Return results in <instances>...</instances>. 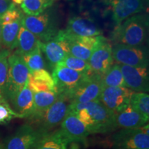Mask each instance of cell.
<instances>
[{
    "label": "cell",
    "instance_id": "2e32d148",
    "mask_svg": "<svg viewBox=\"0 0 149 149\" xmlns=\"http://www.w3.org/2000/svg\"><path fill=\"white\" fill-rule=\"evenodd\" d=\"M60 125L59 131L68 144L72 142H84L90 135L84 124L72 112H68Z\"/></svg>",
    "mask_w": 149,
    "mask_h": 149
},
{
    "label": "cell",
    "instance_id": "3957f363",
    "mask_svg": "<svg viewBox=\"0 0 149 149\" xmlns=\"http://www.w3.org/2000/svg\"><path fill=\"white\" fill-rule=\"evenodd\" d=\"M22 25L35 35L41 42L52 40L59 32L57 19L50 9L37 16L24 15Z\"/></svg>",
    "mask_w": 149,
    "mask_h": 149
},
{
    "label": "cell",
    "instance_id": "ba28073f",
    "mask_svg": "<svg viewBox=\"0 0 149 149\" xmlns=\"http://www.w3.org/2000/svg\"><path fill=\"white\" fill-rule=\"evenodd\" d=\"M102 90L101 77L87 75L79 84L67 95L71 104H81L99 100Z\"/></svg>",
    "mask_w": 149,
    "mask_h": 149
},
{
    "label": "cell",
    "instance_id": "e0dca14e",
    "mask_svg": "<svg viewBox=\"0 0 149 149\" xmlns=\"http://www.w3.org/2000/svg\"><path fill=\"white\" fill-rule=\"evenodd\" d=\"M11 108L22 118L32 116L34 109L33 92L29 88L28 82L24 88L8 100Z\"/></svg>",
    "mask_w": 149,
    "mask_h": 149
},
{
    "label": "cell",
    "instance_id": "7402d4cb",
    "mask_svg": "<svg viewBox=\"0 0 149 149\" xmlns=\"http://www.w3.org/2000/svg\"><path fill=\"white\" fill-rule=\"evenodd\" d=\"M68 141L58 130L45 134L33 149H68Z\"/></svg>",
    "mask_w": 149,
    "mask_h": 149
},
{
    "label": "cell",
    "instance_id": "7a4b0ae2",
    "mask_svg": "<svg viewBox=\"0 0 149 149\" xmlns=\"http://www.w3.org/2000/svg\"><path fill=\"white\" fill-rule=\"evenodd\" d=\"M148 15L146 14L135 15L117 26L113 31L112 40L115 44L143 46L148 35Z\"/></svg>",
    "mask_w": 149,
    "mask_h": 149
},
{
    "label": "cell",
    "instance_id": "277c9868",
    "mask_svg": "<svg viewBox=\"0 0 149 149\" xmlns=\"http://www.w3.org/2000/svg\"><path fill=\"white\" fill-rule=\"evenodd\" d=\"M8 61V81L3 97L8 102L13 96L26 84L31 72L21 56L15 53L10 55Z\"/></svg>",
    "mask_w": 149,
    "mask_h": 149
},
{
    "label": "cell",
    "instance_id": "7c38bea8",
    "mask_svg": "<svg viewBox=\"0 0 149 149\" xmlns=\"http://www.w3.org/2000/svg\"><path fill=\"white\" fill-rule=\"evenodd\" d=\"M133 93L126 87H104L99 100L104 107L116 114L129 105Z\"/></svg>",
    "mask_w": 149,
    "mask_h": 149
},
{
    "label": "cell",
    "instance_id": "4316f807",
    "mask_svg": "<svg viewBox=\"0 0 149 149\" xmlns=\"http://www.w3.org/2000/svg\"><path fill=\"white\" fill-rule=\"evenodd\" d=\"M130 106L143 117L149 119V95L146 93L133 92L130 97Z\"/></svg>",
    "mask_w": 149,
    "mask_h": 149
},
{
    "label": "cell",
    "instance_id": "83f0119b",
    "mask_svg": "<svg viewBox=\"0 0 149 149\" xmlns=\"http://www.w3.org/2000/svg\"><path fill=\"white\" fill-rule=\"evenodd\" d=\"M59 64L70 69L82 72L88 75L90 73V66H89L88 61L74 57L70 55H67Z\"/></svg>",
    "mask_w": 149,
    "mask_h": 149
},
{
    "label": "cell",
    "instance_id": "836d02e7",
    "mask_svg": "<svg viewBox=\"0 0 149 149\" xmlns=\"http://www.w3.org/2000/svg\"><path fill=\"white\" fill-rule=\"evenodd\" d=\"M12 4L11 0H0V17L10 8Z\"/></svg>",
    "mask_w": 149,
    "mask_h": 149
},
{
    "label": "cell",
    "instance_id": "1f68e13d",
    "mask_svg": "<svg viewBox=\"0 0 149 149\" xmlns=\"http://www.w3.org/2000/svg\"><path fill=\"white\" fill-rule=\"evenodd\" d=\"M23 15L24 14L22 13V10L17 8L15 4L13 3L10 8L0 17L1 25H5L15 22L17 20L21 19Z\"/></svg>",
    "mask_w": 149,
    "mask_h": 149
},
{
    "label": "cell",
    "instance_id": "5bb4252c",
    "mask_svg": "<svg viewBox=\"0 0 149 149\" xmlns=\"http://www.w3.org/2000/svg\"><path fill=\"white\" fill-rule=\"evenodd\" d=\"M41 51L45 55L46 60L51 68L60 63L67 55H69L68 43L63 38L59 32L57 35L46 42L40 41Z\"/></svg>",
    "mask_w": 149,
    "mask_h": 149
},
{
    "label": "cell",
    "instance_id": "6da1fadb",
    "mask_svg": "<svg viewBox=\"0 0 149 149\" xmlns=\"http://www.w3.org/2000/svg\"><path fill=\"white\" fill-rule=\"evenodd\" d=\"M70 111L84 124L89 134L106 133L117 129L115 113L99 100L70 105Z\"/></svg>",
    "mask_w": 149,
    "mask_h": 149
},
{
    "label": "cell",
    "instance_id": "52a82bcc",
    "mask_svg": "<svg viewBox=\"0 0 149 149\" xmlns=\"http://www.w3.org/2000/svg\"><path fill=\"white\" fill-rule=\"evenodd\" d=\"M71 105V100L65 94H59L57 100L52 104L39 120L41 124L39 128L43 133H48L64 120Z\"/></svg>",
    "mask_w": 149,
    "mask_h": 149
},
{
    "label": "cell",
    "instance_id": "44dd1931",
    "mask_svg": "<svg viewBox=\"0 0 149 149\" xmlns=\"http://www.w3.org/2000/svg\"><path fill=\"white\" fill-rule=\"evenodd\" d=\"M39 40L35 35L30 32L23 26H21L17 38L15 54L22 56L33 52L38 45Z\"/></svg>",
    "mask_w": 149,
    "mask_h": 149
},
{
    "label": "cell",
    "instance_id": "484cf974",
    "mask_svg": "<svg viewBox=\"0 0 149 149\" xmlns=\"http://www.w3.org/2000/svg\"><path fill=\"white\" fill-rule=\"evenodd\" d=\"M42 53V52L41 51L40 46V40H39L38 45H37V48H35L34 51L27 54V55L21 56L24 63L29 69L30 72L39 70L45 69L46 63Z\"/></svg>",
    "mask_w": 149,
    "mask_h": 149
},
{
    "label": "cell",
    "instance_id": "8fae6325",
    "mask_svg": "<svg viewBox=\"0 0 149 149\" xmlns=\"http://www.w3.org/2000/svg\"><path fill=\"white\" fill-rule=\"evenodd\" d=\"M45 134L39 128L24 124L8 139L4 149H33Z\"/></svg>",
    "mask_w": 149,
    "mask_h": 149
},
{
    "label": "cell",
    "instance_id": "30bf717a",
    "mask_svg": "<svg viewBox=\"0 0 149 149\" xmlns=\"http://www.w3.org/2000/svg\"><path fill=\"white\" fill-rule=\"evenodd\" d=\"M88 74L70 69L58 64L53 70V76L58 94L68 95Z\"/></svg>",
    "mask_w": 149,
    "mask_h": 149
},
{
    "label": "cell",
    "instance_id": "f546056e",
    "mask_svg": "<svg viewBox=\"0 0 149 149\" xmlns=\"http://www.w3.org/2000/svg\"><path fill=\"white\" fill-rule=\"evenodd\" d=\"M15 118H22L11 108L8 102L0 96V125L8 124Z\"/></svg>",
    "mask_w": 149,
    "mask_h": 149
},
{
    "label": "cell",
    "instance_id": "d6a6232c",
    "mask_svg": "<svg viewBox=\"0 0 149 149\" xmlns=\"http://www.w3.org/2000/svg\"><path fill=\"white\" fill-rule=\"evenodd\" d=\"M31 75L32 76V77L34 78V79L47 84L51 86V87H53V88H54L56 91H57L53 76H52V74H50L49 72L47 71L46 70L42 69L36 70V71L31 72Z\"/></svg>",
    "mask_w": 149,
    "mask_h": 149
},
{
    "label": "cell",
    "instance_id": "5b68a950",
    "mask_svg": "<svg viewBox=\"0 0 149 149\" xmlns=\"http://www.w3.org/2000/svg\"><path fill=\"white\" fill-rule=\"evenodd\" d=\"M113 149L149 148V127L147 124L138 128H123L113 136Z\"/></svg>",
    "mask_w": 149,
    "mask_h": 149
},
{
    "label": "cell",
    "instance_id": "cb8c5ba5",
    "mask_svg": "<svg viewBox=\"0 0 149 149\" xmlns=\"http://www.w3.org/2000/svg\"><path fill=\"white\" fill-rule=\"evenodd\" d=\"M55 0H24L21 4L23 12L26 15L37 16L47 10Z\"/></svg>",
    "mask_w": 149,
    "mask_h": 149
},
{
    "label": "cell",
    "instance_id": "f35d334b",
    "mask_svg": "<svg viewBox=\"0 0 149 149\" xmlns=\"http://www.w3.org/2000/svg\"><path fill=\"white\" fill-rule=\"evenodd\" d=\"M69 1H70V0H69Z\"/></svg>",
    "mask_w": 149,
    "mask_h": 149
},
{
    "label": "cell",
    "instance_id": "ffe728a7",
    "mask_svg": "<svg viewBox=\"0 0 149 149\" xmlns=\"http://www.w3.org/2000/svg\"><path fill=\"white\" fill-rule=\"evenodd\" d=\"M59 94L55 92L33 93L34 109L31 118L38 121L44 113L58 98Z\"/></svg>",
    "mask_w": 149,
    "mask_h": 149
},
{
    "label": "cell",
    "instance_id": "d6986e66",
    "mask_svg": "<svg viewBox=\"0 0 149 149\" xmlns=\"http://www.w3.org/2000/svg\"><path fill=\"white\" fill-rule=\"evenodd\" d=\"M117 128H133L145 126L148 120L135 111L130 104L122 111L115 114Z\"/></svg>",
    "mask_w": 149,
    "mask_h": 149
},
{
    "label": "cell",
    "instance_id": "4dcf8cb0",
    "mask_svg": "<svg viewBox=\"0 0 149 149\" xmlns=\"http://www.w3.org/2000/svg\"><path fill=\"white\" fill-rule=\"evenodd\" d=\"M67 42L68 43L69 55L84 61H88L93 52L92 51L73 41H67Z\"/></svg>",
    "mask_w": 149,
    "mask_h": 149
},
{
    "label": "cell",
    "instance_id": "8992f818",
    "mask_svg": "<svg viewBox=\"0 0 149 149\" xmlns=\"http://www.w3.org/2000/svg\"><path fill=\"white\" fill-rule=\"evenodd\" d=\"M113 59L117 64L148 68V53L144 46H130L115 44L112 48Z\"/></svg>",
    "mask_w": 149,
    "mask_h": 149
},
{
    "label": "cell",
    "instance_id": "4fadbf2b",
    "mask_svg": "<svg viewBox=\"0 0 149 149\" xmlns=\"http://www.w3.org/2000/svg\"><path fill=\"white\" fill-rule=\"evenodd\" d=\"M124 78L125 87L135 93H146L149 90L148 68L118 64Z\"/></svg>",
    "mask_w": 149,
    "mask_h": 149
},
{
    "label": "cell",
    "instance_id": "74e56055",
    "mask_svg": "<svg viewBox=\"0 0 149 149\" xmlns=\"http://www.w3.org/2000/svg\"><path fill=\"white\" fill-rule=\"evenodd\" d=\"M148 149H149V148H148Z\"/></svg>",
    "mask_w": 149,
    "mask_h": 149
},
{
    "label": "cell",
    "instance_id": "e575fe53",
    "mask_svg": "<svg viewBox=\"0 0 149 149\" xmlns=\"http://www.w3.org/2000/svg\"><path fill=\"white\" fill-rule=\"evenodd\" d=\"M12 2L14 3V4H17V5H21L22 2L24 1V0H11Z\"/></svg>",
    "mask_w": 149,
    "mask_h": 149
},
{
    "label": "cell",
    "instance_id": "8d00e7d4",
    "mask_svg": "<svg viewBox=\"0 0 149 149\" xmlns=\"http://www.w3.org/2000/svg\"><path fill=\"white\" fill-rule=\"evenodd\" d=\"M0 149H4V148H3V145H1V144H0Z\"/></svg>",
    "mask_w": 149,
    "mask_h": 149
},
{
    "label": "cell",
    "instance_id": "ac0fdd59",
    "mask_svg": "<svg viewBox=\"0 0 149 149\" xmlns=\"http://www.w3.org/2000/svg\"><path fill=\"white\" fill-rule=\"evenodd\" d=\"M66 32L79 37H93L101 35L102 31L90 18L76 16L68 20Z\"/></svg>",
    "mask_w": 149,
    "mask_h": 149
},
{
    "label": "cell",
    "instance_id": "603a6c76",
    "mask_svg": "<svg viewBox=\"0 0 149 149\" xmlns=\"http://www.w3.org/2000/svg\"><path fill=\"white\" fill-rule=\"evenodd\" d=\"M21 26L22 19L12 23L2 25L1 40L3 46L11 50L15 48L17 38Z\"/></svg>",
    "mask_w": 149,
    "mask_h": 149
},
{
    "label": "cell",
    "instance_id": "d590c367",
    "mask_svg": "<svg viewBox=\"0 0 149 149\" xmlns=\"http://www.w3.org/2000/svg\"><path fill=\"white\" fill-rule=\"evenodd\" d=\"M1 28H2V25H1V20H0V44H1Z\"/></svg>",
    "mask_w": 149,
    "mask_h": 149
},
{
    "label": "cell",
    "instance_id": "9c48e42d",
    "mask_svg": "<svg viewBox=\"0 0 149 149\" xmlns=\"http://www.w3.org/2000/svg\"><path fill=\"white\" fill-rule=\"evenodd\" d=\"M111 44L107 38L104 40L93 50L88 62L90 66L88 75L102 77L113 65V54Z\"/></svg>",
    "mask_w": 149,
    "mask_h": 149
},
{
    "label": "cell",
    "instance_id": "9a60e30c",
    "mask_svg": "<svg viewBox=\"0 0 149 149\" xmlns=\"http://www.w3.org/2000/svg\"><path fill=\"white\" fill-rule=\"evenodd\" d=\"M146 0H109L113 13V19L117 26L126 19L142 12Z\"/></svg>",
    "mask_w": 149,
    "mask_h": 149
},
{
    "label": "cell",
    "instance_id": "d4e9b609",
    "mask_svg": "<svg viewBox=\"0 0 149 149\" xmlns=\"http://www.w3.org/2000/svg\"><path fill=\"white\" fill-rule=\"evenodd\" d=\"M102 88L104 87H125L124 78L119 65L113 64L101 77Z\"/></svg>",
    "mask_w": 149,
    "mask_h": 149
},
{
    "label": "cell",
    "instance_id": "f1b7e54d",
    "mask_svg": "<svg viewBox=\"0 0 149 149\" xmlns=\"http://www.w3.org/2000/svg\"><path fill=\"white\" fill-rule=\"evenodd\" d=\"M10 55V52L8 50H2L0 51V95L3 97L8 81V59Z\"/></svg>",
    "mask_w": 149,
    "mask_h": 149
}]
</instances>
